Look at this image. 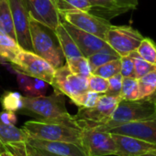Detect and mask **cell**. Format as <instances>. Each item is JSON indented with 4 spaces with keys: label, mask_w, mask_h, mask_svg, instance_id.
<instances>
[{
    "label": "cell",
    "mask_w": 156,
    "mask_h": 156,
    "mask_svg": "<svg viewBox=\"0 0 156 156\" xmlns=\"http://www.w3.org/2000/svg\"><path fill=\"white\" fill-rule=\"evenodd\" d=\"M20 112L35 116L39 121L61 123L81 129L74 117L68 112L65 107L64 95L55 91L50 96L23 97V107Z\"/></svg>",
    "instance_id": "cell-1"
},
{
    "label": "cell",
    "mask_w": 156,
    "mask_h": 156,
    "mask_svg": "<svg viewBox=\"0 0 156 156\" xmlns=\"http://www.w3.org/2000/svg\"><path fill=\"white\" fill-rule=\"evenodd\" d=\"M156 95L135 101L121 100L118 104L111 118L105 124L94 127L97 131L108 132V130L131 122H146L156 118Z\"/></svg>",
    "instance_id": "cell-2"
},
{
    "label": "cell",
    "mask_w": 156,
    "mask_h": 156,
    "mask_svg": "<svg viewBox=\"0 0 156 156\" xmlns=\"http://www.w3.org/2000/svg\"><path fill=\"white\" fill-rule=\"evenodd\" d=\"M29 34L32 51L55 69L64 65L65 58L54 32L29 16Z\"/></svg>",
    "instance_id": "cell-3"
},
{
    "label": "cell",
    "mask_w": 156,
    "mask_h": 156,
    "mask_svg": "<svg viewBox=\"0 0 156 156\" xmlns=\"http://www.w3.org/2000/svg\"><path fill=\"white\" fill-rule=\"evenodd\" d=\"M22 130L29 137L34 139L51 142H67L81 145L82 129L65 124L34 120L25 122Z\"/></svg>",
    "instance_id": "cell-4"
},
{
    "label": "cell",
    "mask_w": 156,
    "mask_h": 156,
    "mask_svg": "<svg viewBox=\"0 0 156 156\" xmlns=\"http://www.w3.org/2000/svg\"><path fill=\"white\" fill-rule=\"evenodd\" d=\"M120 101V97L101 94L94 108H79L74 117L81 129L100 126L109 121Z\"/></svg>",
    "instance_id": "cell-5"
},
{
    "label": "cell",
    "mask_w": 156,
    "mask_h": 156,
    "mask_svg": "<svg viewBox=\"0 0 156 156\" xmlns=\"http://www.w3.org/2000/svg\"><path fill=\"white\" fill-rule=\"evenodd\" d=\"M55 92L67 96L78 108L81 107L82 99L87 89V79L71 72L66 64L55 69L51 84Z\"/></svg>",
    "instance_id": "cell-6"
},
{
    "label": "cell",
    "mask_w": 156,
    "mask_h": 156,
    "mask_svg": "<svg viewBox=\"0 0 156 156\" xmlns=\"http://www.w3.org/2000/svg\"><path fill=\"white\" fill-rule=\"evenodd\" d=\"M11 66L21 73L51 84L55 69L32 51L21 48Z\"/></svg>",
    "instance_id": "cell-7"
},
{
    "label": "cell",
    "mask_w": 156,
    "mask_h": 156,
    "mask_svg": "<svg viewBox=\"0 0 156 156\" xmlns=\"http://www.w3.org/2000/svg\"><path fill=\"white\" fill-rule=\"evenodd\" d=\"M62 20L74 27L105 40L106 34L111 27L110 22L91 12L81 10H59Z\"/></svg>",
    "instance_id": "cell-8"
},
{
    "label": "cell",
    "mask_w": 156,
    "mask_h": 156,
    "mask_svg": "<svg viewBox=\"0 0 156 156\" xmlns=\"http://www.w3.org/2000/svg\"><path fill=\"white\" fill-rule=\"evenodd\" d=\"M144 37L130 26H113L108 30L105 41L120 57L136 51Z\"/></svg>",
    "instance_id": "cell-9"
},
{
    "label": "cell",
    "mask_w": 156,
    "mask_h": 156,
    "mask_svg": "<svg viewBox=\"0 0 156 156\" xmlns=\"http://www.w3.org/2000/svg\"><path fill=\"white\" fill-rule=\"evenodd\" d=\"M81 145L87 156L115 155L117 153V146L111 134L92 128L82 129Z\"/></svg>",
    "instance_id": "cell-10"
},
{
    "label": "cell",
    "mask_w": 156,
    "mask_h": 156,
    "mask_svg": "<svg viewBox=\"0 0 156 156\" xmlns=\"http://www.w3.org/2000/svg\"><path fill=\"white\" fill-rule=\"evenodd\" d=\"M8 3L13 19L17 42L21 48L32 51L29 34V14L25 0H8Z\"/></svg>",
    "instance_id": "cell-11"
},
{
    "label": "cell",
    "mask_w": 156,
    "mask_h": 156,
    "mask_svg": "<svg viewBox=\"0 0 156 156\" xmlns=\"http://www.w3.org/2000/svg\"><path fill=\"white\" fill-rule=\"evenodd\" d=\"M29 16L53 32L62 22L56 0H25Z\"/></svg>",
    "instance_id": "cell-12"
},
{
    "label": "cell",
    "mask_w": 156,
    "mask_h": 156,
    "mask_svg": "<svg viewBox=\"0 0 156 156\" xmlns=\"http://www.w3.org/2000/svg\"><path fill=\"white\" fill-rule=\"evenodd\" d=\"M62 24L64 27V28L68 31V33L71 35V37L74 40L79 50L85 58H87L90 55L109 47L104 39L95 35L85 32L81 29H78L74 26L70 25L69 23H67L66 21L62 20Z\"/></svg>",
    "instance_id": "cell-13"
},
{
    "label": "cell",
    "mask_w": 156,
    "mask_h": 156,
    "mask_svg": "<svg viewBox=\"0 0 156 156\" xmlns=\"http://www.w3.org/2000/svg\"><path fill=\"white\" fill-rule=\"evenodd\" d=\"M110 134L117 146L116 156H137L150 152H156V144L132 136Z\"/></svg>",
    "instance_id": "cell-14"
},
{
    "label": "cell",
    "mask_w": 156,
    "mask_h": 156,
    "mask_svg": "<svg viewBox=\"0 0 156 156\" xmlns=\"http://www.w3.org/2000/svg\"><path fill=\"white\" fill-rule=\"evenodd\" d=\"M108 133L132 136L156 144V118L146 122L123 124L108 130Z\"/></svg>",
    "instance_id": "cell-15"
},
{
    "label": "cell",
    "mask_w": 156,
    "mask_h": 156,
    "mask_svg": "<svg viewBox=\"0 0 156 156\" xmlns=\"http://www.w3.org/2000/svg\"><path fill=\"white\" fill-rule=\"evenodd\" d=\"M28 145L60 156H87L80 144L67 142H51L29 137Z\"/></svg>",
    "instance_id": "cell-16"
},
{
    "label": "cell",
    "mask_w": 156,
    "mask_h": 156,
    "mask_svg": "<svg viewBox=\"0 0 156 156\" xmlns=\"http://www.w3.org/2000/svg\"><path fill=\"white\" fill-rule=\"evenodd\" d=\"M54 34L58 39V42L60 44V47L62 48L63 54L64 56L65 61L68 59H72L74 58L84 57L79 50L77 45L75 44L74 40L71 37V35L68 33V31L64 28L62 22L54 31Z\"/></svg>",
    "instance_id": "cell-17"
},
{
    "label": "cell",
    "mask_w": 156,
    "mask_h": 156,
    "mask_svg": "<svg viewBox=\"0 0 156 156\" xmlns=\"http://www.w3.org/2000/svg\"><path fill=\"white\" fill-rule=\"evenodd\" d=\"M29 135L15 125H6L0 122V146L27 143Z\"/></svg>",
    "instance_id": "cell-18"
},
{
    "label": "cell",
    "mask_w": 156,
    "mask_h": 156,
    "mask_svg": "<svg viewBox=\"0 0 156 156\" xmlns=\"http://www.w3.org/2000/svg\"><path fill=\"white\" fill-rule=\"evenodd\" d=\"M20 49L21 48L14 38L0 31V54L4 57L6 62L11 64Z\"/></svg>",
    "instance_id": "cell-19"
},
{
    "label": "cell",
    "mask_w": 156,
    "mask_h": 156,
    "mask_svg": "<svg viewBox=\"0 0 156 156\" xmlns=\"http://www.w3.org/2000/svg\"><path fill=\"white\" fill-rule=\"evenodd\" d=\"M0 31L10 36L17 41L8 0H0Z\"/></svg>",
    "instance_id": "cell-20"
},
{
    "label": "cell",
    "mask_w": 156,
    "mask_h": 156,
    "mask_svg": "<svg viewBox=\"0 0 156 156\" xmlns=\"http://www.w3.org/2000/svg\"><path fill=\"white\" fill-rule=\"evenodd\" d=\"M86 58L89 62V65H90L92 72H93L97 68H98L108 62H110L112 60L120 58V56L113 48L108 47V48H104L97 53L90 55Z\"/></svg>",
    "instance_id": "cell-21"
},
{
    "label": "cell",
    "mask_w": 156,
    "mask_h": 156,
    "mask_svg": "<svg viewBox=\"0 0 156 156\" xmlns=\"http://www.w3.org/2000/svg\"><path fill=\"white\" fill-rule=\"evenodd\" d=\"M139 99H146L156 95V69L138 80Z\"/></svg>",
    "instance_id": "cell-22"
},
{
    "label": "cell",
    "mask_w": 156,
    "mask_h": 156,
    "mask_svg": "<svg viewBox=\"0 0 156 156\" xmlns=\"http://www.w3.org/2000/svg\"><path fill=\"white\" fill-rule=\"evenodd\" d=\"M0 103L4 111L16 112L23 107V96L16 91H6L0 97Z\"/></svg>",
    "instance_id": "cell-23"
},
{
    "label": "cell",
    "mask_w": 156,
    "mask_h": 156,
    "mask_svg": "<svg viewBox=\"0 0 156 156\" xmlns=\"http://www.w3.org/2000/svg\"><path fill=\"white\" fill-rule=\"evenodd\" d=\"M65 62L71 72L77 76L87 79L92 74V69L89 65V62L85 57L74 58L72 59H68Z\"/></svg>",
    "instance_id": "cell-24"
},
{
    "label": "cell",
    "mask_w": 156,
    "mask_h": 156,
    "mask_svg": "<svg viewBox=\"0 0 156 156\" xmlns=\"http://www.w3.org/2000/svg\"><path fill=\"white\" fill-rule=\"evenodd\" d=\"M120 97L121 100L124 101L139 100L140 91L138 80L134 78H123Z\"/></svg>",
    "instance_id": "cell-25"
},
{
    "label": "cell",
    "mask_w": 156,
    "mask_h": 156,
    "mask_svg": "<svg viewBox=\"0 0 156 156\" xmlns=\"http://www.w3.org/2000/svg\"><path fill=\"white\" fill-rule=\"evenodd\" d=\"M136 52L143 59L156 66V44L151 38L144 37Z\"/></svg>",
    "instance_id": "cell-26"
},
{
    "label": "cell",
    "mask_w": 156,
    "mask_h": 156,
    "mask_svg": "<svg viewBox=\"0 0 156 156\" xmlns=\"http://www.w3.org/2000/svg\"><path fill=\"white\" fill-rule=\"evenodd\" d=\"M91 5V11L97 10L102 15H108V16H114L120 14L118 9L115 0H88ZM90 11V12H91Z\"/></svg>",
    "instance_id": "cell-27"
},
{
    "label": "cell",
    "mask_w": 156,
    "mask_h": 156,
    "mask_svg": "<svg viewBox=\"0 0 156 156\" xmlns=\"http://www.w3.org/2000/svg\"><path fill=\"white\" fill-rule=\"evenodd\" d=\"M130 56L132 58L133 62H134V78L137 80L141 79L147 73L151 72L152 70L156 69V66L143 59L137 54L136 51H133L132 53H131Z\"/></svg>",
    "instance_id": "cell-28"
},
{
    "label": "cell",
    "mask_w": 156,
    "mask_h": 156,
    "mask_svg": "<svg viewBox=\"0 0 156 156\" xmlns=\"http://www.w3.org/2000/svg\"><path fill=\"white\" fill-rule=\"evenodd\" d=\"M120 73V58L108 62L98 68H97L92 74L102 77L106 80L113 77L116 74Z\"/></svg>",
    "instance_id": "cell-29"
},
{
    "label": "cell",
    "mask_w": 156,
    "mask_h": 156,
    "mask_svg": "<svg viewBox=\"0 0 156 156\" xmlns=\"http://www.w3.org/2000/svg\"><path fill=\"white\" fill-rule=\"evenodd\" d=\"M59 10H81L91 11V5L88 0H56Z\"/></svg>",
    "instance_id": "cell-30"
},
{
    "label": "cell",
    "mask_w": 156,
    "mask_h": 156,
    "mask_svg": "<svg viewBox=\"0 0 156 156\" xmlns=\"http://www.w3.org/2000/svg\"><path fill=\"white\" fill-rule=\"evenodd\" d=\"M48 83L35 78H31L29 84L26 88L22 90L28 96L30 97H37V96H44L45 92L48 90Z\"/></svg>",
    "instance_id": "cell-31"
},
{
    "label": "cell",
    "mask_w": 156,
    "mask_h": 156,
    "mask_svg": "<svg viewBox=\"0 0 156 156\" xmlns=\"http://www.w3.org/2000/svg\"><path fill=\"white\" fill-rule=\"evenodd\" d=\"M108 88V80L91 74L87 78V89L88 90L97 92L99 94H105Z\"/></svg>",
    "instance_id": "cell-32"
},
{
    "label": "cell",
    "mask_w": 156,
    "mask_h": 156,
    "mask_svg": "<svg viewBox=\"0 0 156 156\" xmlns=\"http://www.w3.org/2000/svg\"><path fill=\"white\" fill-rule=\"evenodd\" d=\"M122 81H123V77L120 73L116 74L113 77L109 78L108 80V88L105 94L120 97V91H121V87H122Z\"/></svg>",
    "instance_id": "cell-33"
},
{
    "label": "cell",
    "mask_w": 156,
    "mask_h": 156,
    "mask_svg": "<svg viewBox=\"0 0 156 156\" xmlns=\"http://www.w3.org/2000/svg\"><path fill=\"white\" fill-rule=\"evenodd\" d=\"M120 74L123 78H134V62L130 55L120 57Z\"/></svg>",
    "instance_id": "cell-34"
},
{
    "label": "cell",
    "mask_w": 156,
    "mask_h": 156,
    "mask_svg": "<svg viewBox=\"0 0 156 156\" xmlns=\"http://www.w3.org/2000/svg\"><path fill=\"white\" fill-rule=\"evenodd\" d=\"M100 95L101 94H99L97 92L91 91V90H87L85 93V95L83 96L82 104H81V107L80 108H86V109L94 108L97 105Z\"/></svg>",
    "instance_id": "cell-35"
},
{
    "label": "cell",
    "mask_w": 156,
    "mask_h": 156,
    "mask_svg": "<svg viewBox=\"0 0 156 156\" xmlns=\"http://www.w3.org/2000/svg\"><path fill=\"white\" fill-rule=\"evenodd\" d=\"M115 3L120 14L130 9H134L138 5V0H115Z\"/></svg>",
    "instance_id": "cell-36"
},
{
    "label": "cell",
    "mask_w": 156,
    "mask_h": 156,
    "mask_svg": "<svg viewBox=\"0 0 156 156\" xmlns=\"http://www.w3.org/2000/svg\"><path fill=\"white\" fill-rule=\"evenodd\" d=\"M0 122L6 125H15L17 122V117L13 112L4 111L0 112Z\"/></svg>",
    "instance_id": "cell-37"
},
{
    "label": "cell",
    "mask_w": 156,
    "mask_h": 156,
    "mask_svg": "<svg viewBox=\"0 0 156 156\" xmlns=\"http://www.w3.org/2000/svg\"><path fill=\"white\" fill-rule=\"evenodd\" d=\"M23 145H24L25 152H26L29 156H60L56 155V154H51V153L46 152V151H43V150H40V149L33 148V147L28 145L26 143H25Z\"/></svg>",
    "instance_id": "cell-38"
},
{
    "label": "cell",
    "mask_w": 156,
    "mask_h": 156,
    "mask_svg": "<svg viewBox=\"0 0 156 156\" xmlns=\"http://www.w3.org/2000/svg\"><path fill=\"white\" fill-rule=\"evenodd\" d=\"M0 156H14L10 152L5 149L3 146H0Z\"/></svg>",
    "instance_id": "cell-39"
},
{
    "label": "cell",
    "mask_w": 156,
    "mask_h": 156,
    "mask_svg": "<svg viewBox=\"0 0 156 156\" xmlns=\"http://www.w3.org/2000/svg\"><path fill=\"white\" fill-rule=\"evenodd\" d=\"M137 156H156V152H150V153L143 154H140V155Z\"/></svg>",
    "instance_id": "cell-40"
},
{
    "label": "cell",
    "mask_w": 156,
    "mask_h": 156,
    "mask_svg": "<svg viewBox=\"0 0 156 156\" xmlns=\"http://www.w3.org/2000/svg\"><path fill=\"white\" fill-rule=\"evenodd\" d=\"M6 62V60L4 58V57L0 54V64H5Z\"/></svg>",
    "instance_id": "cell-41"
},
{
    "label": "cell",
    "mask_w": 156,
    "mask_h": 156,
    "mask_svg": "<svg viewBox=\"0 0 156 156\" xmlns=\"http://www.w3.org/2000/svg\"><path fill=\"white\" fill-rule=\"evenodd\" d=\"M155 108H156V101H155Z\"/></svg>",
    "instance_id": "cell-42"
}]
</instances>
